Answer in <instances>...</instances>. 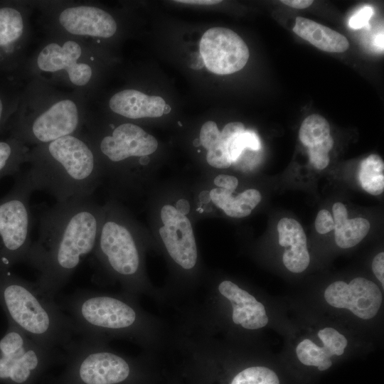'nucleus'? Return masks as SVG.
I'll list each match as a JSON object with an SVG mask.
<instances>
[{"label": "nucleus", "instance_id": "obj_39", "mask_svg": "<svg viewBox=\"0 0 384 384\" xmlns=\"http://www.w3.org/2000/svg\"><path fill=\"white\" fill-rule=\"evenodd\" d=\"M282 3L287 5L294 9H306L310 6L313 1L311 0H283L281 1Z\"/></svg>", "mask_w": 384, "mask_h": 384}, {"label": "nucleus", "instance_id": "obj_30", "mask_svg": "<svg viewBox=\"0 0 384 384\" xmlns=\"http://www.w3.org/2000/svg\"><path fill=\"white\" fill-rule=\"evenodd\" d=\"M334 146V139L330 136L324 142L308 148L311 164L317 169H325L329 163V153Z\"/></svg>", "mask_w": 384, "mask_h": 384}, {"label": "nucleus", "instance_id": "obj_42", "mask_svg": "<svg viewBox=\"0 0 384 384\" xmlns=\"http://www.w3.org/2000/svg\"><path fill=\"white\" fill-rule=\"evenodd\" d=\"M199 199L202 203H208L210 201L209 192L207 191L201 192L199 195Z\"/></svg>", "mask_w": 384, "mask_h": 384}, {"label": "nucleus", "instance_id": "obj_29", "mask_svg": "<svg viewBox=\"0 0 384 384\" xmlns=\"http://www.w3.org/2000/svg\"><path fill=\"white\" fill-rule=\"evenodd\" d=\"M246 148L253 151L259 150L261 148L258 136L252 131H245L229 142L228 150L232 162L235 161Z\"/></svg>", "mask_w": 384, "mask_h": 384}, {"label": "nucleus", "instance_id": "obj_36", "mask_svg": "<svg viewBox=\"0 0 384 384\" xmlns=\"http://www.w3.org/2000/svg\"><path fill=\"white\" fill-rule=\"evenodd\" d=\"M245 131V126L240 122H233L227 124L220 132L223 142L228 146L229 142L236 136Z\"/></svg>", "mask_w": 384, "mask_h": 384}, {"label": "nucleus", "instance_id": "obj_8", "mask_svg": "<svg viewBox=\"0 0 384 384\" xmlns=\"http://www.w3.org/2000/svg\"><path fill=\"white\" fill-rule=\"evenodd\" d=\"M64 360L60 348L38 343L8 322L0 339V383L36 384L51 366Z\"/></svg>", "mask_w": 384, "mask_h": 384}, {"label": "nucleus", "instance_id": "obj_27", "mask_svg": "<svg viewBox=\"0 0 384 384\" xmlns=\"http://www.w3.org/2000/svg\"><path fill=\"white\" fill-rule=\"evenodd\" d=\"M210 198L213 203L225 213L232 218H244L251 212L242 209L236 203L233 192L221 188H213L210 192Z\"/></svg>", "mask_w": 384, "mask_h": 384}, {"label": "nucleus", "instance_id": "obj_34", "mask_svg": "<svg viewBox=\"0 0 384 384\" xmlns=\"http://www.w3.org/2000/svg\"><path fill=\"white\" fill-rule=\"evenodd\" d=\"M373 13L371 6H363L350 18L348 21L349 27L353 29H359L367 26Z\"/></svg>", "mask_w": 384, "mask_h": 384}, {"label": "nucleus", "instance_id": "obj_24", "mask_svg": "<svg viewBox=\"0 0 384 384\" xmlns=\"http://www.w3.org/2000/svg\"><path fill=\"white\" fill-rule=\"evenodd\" d=\"M21 90L14 84L0 85V133L6 131L15 114L20 100Z\"/></svg>", "mask_w": 384, "mask_h": 384}, {"label": "nucleus", "instance_id": "obj_18", "mask_svg": "<svg viewBox=\"0 0 384 384\" xmlns=\"http://www.w3.org/2000/svg\"><path fill=\"white\" fill-rule=\"evenodd\" d=\"M318 336L324 343L323 347L318 346L309 339H304L297 346L296 353L302 363L325 370L332 365L330 358L334 355H342L348 342L343 335L330 327L320 330Z\"/></svg>", "mask_w": 384, "mask_h": 384}, {"label": "nucleus", "instance_id": "obj_40", "mask_svg": "<svg viewBox=\"0 0 384 384\" xmlns=\"http://www.w3.org/2000/svg\"><path fill=\"white\" fill-rule=\"evenodd\" d=\"M175 208L180 213L184 215L190 211V204L188 201L183 198L179 199L177 201Z\"/></svg>", "mask_w": 384, "mask_h": 384}, {"label": "nucleus", "instance_id": "obj_33", "mask_svg": "<svg viewBox=\"0 0 384 384\" xmlns=\"http://www.w3.org/2000/svg\"><path fill=\"white\" fill-rule=\"evenodd\" d=\"M235 198L237 204L243 210L252 211L260 202L262 196L256 189H247L238 195Z\"/></svg>", "mask_w": 384, "mask_h": 384}, {"label": "nucleus", "instance_id": "obj_25", "mask_svg": "<svg viewBox=\"0 0 384 384\" xmlns=\"http://www.w3.org/2000/svg\"><path fill=\"white\" fill-rule=\"evenodd\" d=\"M279 244L282 247L306 246V237L301 224L294 219L283 218L277 225Z\"/></svg>", "mask_w": 384, "mask_h": 384}, {"label": "nucleus", "instance_id": "obj_37", "mask_svg": "<svg viewBox=\"0 0 384 384\" xmlns=\"http://www.w3.org/2000/svg\"><path fill=\"white\" fill-rule=\"evenodd\" d=\"M214 183L218 188L233 192L238 185V180L233 176L220 174L214 179Z\"/></svg>", "mask_w": 384, "mask_h": 384}, {"label": "nucleus", "instance_id": "obj_5", "mask_svg": "<svg viewBox=\"0 0 384 384\" xmlns=\"http://www.w3.org/2000/svg\"><path fill=\"white\" fill-rule=\"evenodd\" d=\"M97 73V48L72 38L47 34L33 55L27 58L19 79L38 78L89 101Z\"/></svg>", "mask_w": 384, "mask_h": 384}, {"label": "nucleus", "instance_id": "obj_6", "mask_svg": "<svg viewBox=\"0 0 384 384\" xmlns=\"http://www.w3.org/2000/svg\"><path fill=\"white\" fill-rule=\"evenodd\" d=\"M47 34L60 35L86 43L96 48L102 40L112 38L118 29L114 16L90 2L38 1Z\"/></svg>", "mask_w": 384, "mask_h": 384}, {"label": "nucleus", "instance_id": "obj_32", "mask_svg": "<svg viewBox=\"0 0 384 384\" xmlns=\"http://www.w3.org/2000/svg\"><path fill=\"white\" fill-rule=\"evenodd\" d=\"M206 160L209 165L217 169H226L232 164L228 146L224 142L218 147L208 150Z\"/></svg>", "mask_w": 384, "mask_h": 384}, {"label": "nucleus", "instance_id": "obj_38", "mask_svg": "<svg viewBox=\"0 0 384 384\" xmlns=\"http://www.w3.org/2000/svg\"><path fill=\"white\" fill-rule=\"evenodd\" d=\"M372 270L381 282L383 287L384 285V253L383 252L378 253L373 259L372 262Z\"/></svg>", "mask_w": 384, "mask_h": 384}, {"label": "nucleus", "instance_id": "obj_9", "mask_svg": "<svg viewBox=\"0 0 384 384\" xmlns=\"http://www.w3.org/2000/svg\"><path fill=\"white\" fill-rule=\"evenodd\" d=\"M33 191L24 173H20L10 191L0 198L1 267L10 269L26 262L32 243L29 198Z\"/></svg>", "mask_w": 384, "mask_h": 384}, {"label": "nucleus", "instance_id": "obj_31", "mask_svg": "<svg viewBox=\"0 0 384 384\" xmlns=\"http://www.w3.org/2000/svg\"><path fill=\"white\" fill-rule=\"evenodd\" d=\"M201 144L208 151L215 149L223 143L220 132L215 122L208 121L204 123L200 132Z\"/></svg>", "mask_w": 384, "mask_h": 384}, {"label": "nucleus", "instance_id": "obj_4", "mask_svg": "<svg viewBox=\"0 0 384 384\" xmlns=\"http://www.w3.org/2000/svg\"><path fill=\"white\" fill-rule=\"evenodd\" d=\"M0 306L8 322L41 344L63 350L75 334L70 319L54 299L1 266Z\"/></svg>", "mask_w": 384, "mask_h": 384}, {"label": "nucleus", "instance_id": "obj_19", "mask_svg": "<svg viewBox=\"0 0 384 384\" xmlns=\"http://www.w3.org/2000/svg\"><path fill=\"white\" fill-rule=\"evenodd\" d=\"M293 31L317 48L329 53H342L349 47L347 38L329 27L304 17L296 18Z\"/></svg>", "mask_w": 384, "mask_h": 384}, {"label": "nucleus", "instance_id": "obj_17", "mask_svg": "<svg viewBox=\"0 0 384 384\" xmlns=\"http://www.w3.org/2000/svg\"><path fill=\"white\" fill-rule=\"evenodd\" d=\"M166 105L159 96H149L129 88L113 94L108 102L112 112L130 119L161 117Z\"/></svg>", "mask_w": 384, "mask_h": 384}, {"label": "nucleus", "instance_id": "obj_7", "mask_svg": "<svg viewBox=\"0 0 384 384\" xmlns=\"http://www.w3.org/2000/svg\"><path fill=\"white\" fill-rule=\"evenodd\" d=\"M63 351L65 368L50 384H124L130 379L129 363L104 350L96 336L73 339Z\"/></svg>", "mask_w": 384, "mask_h": 384}, {"label": "nucleus", "instance_id": "obj_26", "mask_svg": "<svg viewBox=\"0 0 384 384\" xmlns=\"http://www.w3.org/2000/svg\"><path fill=\"white\" fill-rule=\"evenodd\" d=\"M230 384H279V381L276 373L271 369L254 366L237 374Z\"/></svg>", "mask_w": 384, "mask_h": 384}, {"label": "nucleus", "instance_id": "obj_2", "mask_svg": "<svg viewBox=\"0 0 384 384\" xmlns=\"http://www.w3.org/2000/svg\"><path fill=\"white\" fill-rule=\"evenodd\" d=\"M24 174L33 191H46L57 202L91 196L102 169L85 136L68 135L29 150Z\"/></svg>", "mask_w": 384, "mask_h": 384}, {"label": "nucleus", "instance_id": "obj_21", "mask_svg": "<svg viewBox=\"0 0 384 384\" xmlns=\"http://www.w3.org/2000/svg\"><path fill=\"white\" fill-rule=\"evenodd\" d=\"M29 147L9 137L0 139V179L21 173L22 165L28 161Z\"/></svg>", "mask_w": 384, "mask_h": 384}, {"label": "nucleus", "instance_id": "obj_20", "mask_svg": "<svg viewBox=\"0 0 384 384\" xmlns=\"http://www.w3.org/2000/svg\"><path fill=\"white\" fill-rule=\"evenodd\" d=\"M334 220V235L336 245L341 248H350L360 242L370 230V223L363 218H348L346 206L336 202L332 207Z\"/></svg>", "mask_w": 384, "mask_h": 384}, {"label": "nucleus", "instance_id": "obj_41", "mask_svg": "<svg viewBox=\"0 0 384 384\" xmlns=\"http://www.w3.org/2000/svg\"><path fill=\"white\" fill-rule=\"evenodd\" d=\"M176 2L179 3H184V4H198V5H212L221 2V1H215V0H179L176 1Z\"/></svg>", "mask_w": 384, "mask_h": 384}, {"label": "nucleus", "instance_id": "obj_15", "mask_svg": "<svg viewBox=\"0 0 384 384\" xmlns=\"http://www.w3.org/2000/svg\"><path fill=\"white\" fill-rule=\"evenodd\" d=\"M161 218L164 225L159 234L169 255L183 268H193L198 254L191 221L171 205L163 206Z\"/></svg>", "mask_w": 384, "mask_h": 384}, {"label": "nucleus", "instance_id": "obj_14", "mask_svg": "<svg viewBox=\"0 0 384 384\" xmlns=\"http://www.w3.org/2000/svg\"><path fill=\"white\" fill-rule=\"evenodd\" d=\"M324 297L331 306L347 309L363 319L375 316L382 303L379 287L363 277L354 278L348 284L343 281L331 284L324 292Z\"/></svg>", "mask_w": 384, "mask_h": 384}, {"label": "nucleus", "instance_id": "obj_35", "mask_svg": "<svg viewBox=\"0 0 384 384\" xmlns=\"http://www.w3.org/2000/svg\"><path fill=\"white\" fill-rule=\"evenodd\" d=\"M334 220L330 213L326 209L321 210L315 220V228L316 231L320 234H326L334 229Z\"/></svg>", "mask_w": 384, "mask_h": 384}, {"label": "nucleus", "instance_id": "obj_3", "mask_svg": "<svg viewBox=\"0 0 384 384\" xmlns=\"http://www.w3.org/2000/svg\"><path fill=\"white\" fill-rule=\"evenodd\" d=\"M28 80L6 129L9 137L34 146L80 134L90 113L88 100L38 78Z\"/></svg>", "mask_w": 384, "mask_h": 384}, {"label": "nucleus", "instance_id": "obj_12", "mask_svg": "<svg viewBox=\"0 0 384 384\" xmlns=\"http://www.w3.org/2000/svg\"><path fill=\"white\" fill-rule=\"evenodd\" d=\"M94 250L118 275L129 277L138 272L140 259L134 237L118 219L102 217Z\"/></svg>", "mask_w": 384, "mask_h": 384}, {"label": "nucleus", "instance_id": "obj_11", "mask_svg": "<svg viewBox=\"0 0 384 384\" xmlns=\"http://www.w3.org/2000/svg\"><path fill=\"white\" fill-rule=\"evenodd\" d=\"M108 127L111 132L102 133L85 122L81 132L92 144L100 162L124 164L132 158L147 156L158 147L156 138L135 124L125 122L115 126L110 123Z\"/></svg>", "mask_w": 384, "mask_h": 384}, {"label": "nucleus", "instance_id": "obj_10", "mask_svg": "<svg viewBox=\"0 0 384 384\" xmlns=\"http://www.w3.org/2000/svg\"><path fill=\"white\" fill-rule=\"evenodd\" d=\"M33 2L0 1V75L14 83L27 59Z\"/></svg>", "mask_w": 384, "mask_h": 384}, {"label": "nucleus", "instance_id": "obj_22", "mask_svg": "<svg viewBox=\"0 0 384 384\" xmlns=\"http://www.w3.org/2000/svg\"><path fill=\"white\" fill-rule=\"evenodd\" d=\"M358 180L362 188L374 196L384 190V163L378 154H370L360 165Z\"/></svg>", "mask_w": 384, "mask_h": 384}, {"label": "nucleus", "instance_id": "obj_1", "mask_svg": "<svg viewBox=\"0 0 384 384\" xmlns=\"http://www.w3.org/2000/svg\"><path fill=\"white\" fill-rule=\"evenodd\" d=\"M102 220L91 196L57 202L39 219V233L26 262L38 272L35 283L54 299L82 259L93 251Z\"/></svg>", "mask_w": 384, "mask_h": 384}, {"label": "nucleus", "instance_id": "obj_16", "mask_svg": "<svg viewBox=\"0 0 384 384\" xmlns=\"http://www.w3.org/2000/svg\"><path fill=\"white\" fill-rule=\"evenodd\" d=\"M218 289L232 304L235 324L247 329H257L267 325L268 317L265 308L252 295L230 281L222 282Z\"/></svg>", "mask_w": 384, "mask_h": 384}, {"label": "nucleus", "instance_id": "obj_28", "mask_svg": "<svg viewBox=\"0 0 384 384\" xmlns=\"http://www.w3.org/2000/svg\"><path fill=\"white\" fill-rule=\"evenodd\" d=\"M282 260L287 269L292 272L299 273L304 271L310 261L307 247L292 246L284 252Z\"/></svg>", "mask_w": 384, "mask_h": 384}, {"label": "nucleus", "instance_id": "obj_13", "mask_svg": "<svg viewBox=\"0 0 384 384\" xmlns=\"http://www.w3.org/2000/svg\"><path fill=\"white\" fill-rule=\"evenodd\" d=\"M200 53L209 71L228 75L240 70L246 65L249 49L233 31L214 27L206 31L200 41Z\"/></svg>", "mask_w": 384, "mask_h": 384}, {"label": "nucleus", "instance_id": "obj_43", "mask_svg": "<svg viewBox=\"0 0 384 384\" xmlns=\"http://www.w3.org/2000/svg\"><path fill=\"white\" fill-rule=\"evenodd\" d=\"M375 44L377 46V47L382 48H383V33H379L376 36L375 38Z\"/></svg>", "mask_w": 384, "mask_h": 384}, {"label": "nucleus", "instance_id": "obj_23", "mask_svg": "<svg viewBox=\"0 0 384 384\" xmlns=\"http://www.w3.org/2000/svg\"><path fill=\"white\" fill-rule=\"evenodd\" d=\"M330 136L329 122L324 117L316 114L304 119L299 133L301 142L307 148L324 142Z\"/></svg>", "mask_w": 384, "mask_h": 384}]
</instances>
